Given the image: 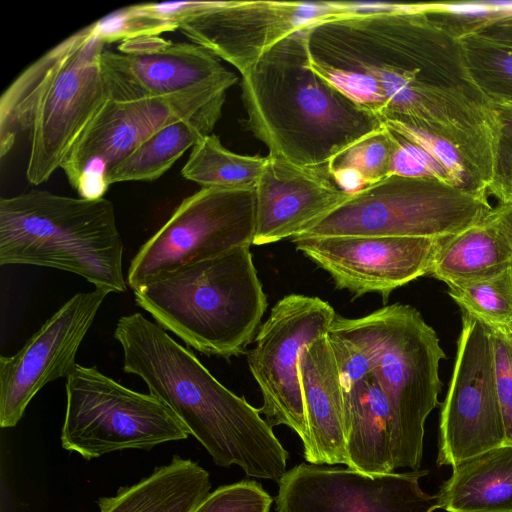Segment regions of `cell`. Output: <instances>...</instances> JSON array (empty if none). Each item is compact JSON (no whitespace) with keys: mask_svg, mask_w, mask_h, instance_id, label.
I'll return each instance as SVG.
<instances>
[{"mask_svg":"<svg viewBox=\"0 0 512 512\" xmlns=\"http://www.w3.org/2000/svg\"><path fill=\"white\" fill-rule=\"evenodd\" d=\"M97 36L105 43L124 41L141 36L173 32L164 3H143L118 9L93 23Z\"/></svg>","mask_w":512,"mask_h":512,"instance_id":"cell-30","label":"cell"},{"mask_svg":"<svg viewBox=\"0 0 512 512\" xmlns=\"http://www.w3.org/2000/svg\"><path fill=\"white\" fill-rule=\"evenodd\" d=\"M388 129L393 141L389 175L431 178L453 186L446 170L426 149L398 132Z\"/></svg>","mask_w":512,"mask_h":512,"instance_id":"cell-36","label":"cell"},{"mask_svg":"<svg viewBox=\"0 0 512 512\" xmlns=\"http://www.w3.org/2000/svg\"><path fill=\"white\" fill-rule=\"evenodd\" d=\"M309 67L359 106L379 116L383 121L386 99L379 83L370 75L320 62L310 56Z\"/></svg>","mask_w":512,"mask_h":512,"instance_id":"cell-34","label":"cell"},{"mask_svg":"<svg viewBox=\"0 0 512 512\" xmlns=\"http://www.w3.org/2000/svg\"><path fill=\"white\" fill-rule=\"evenodd\" d=\"M114 338L123 370L140 377L221 467L279 482L289 454L259 409L222 385L165 330L135 312L118 319Z\"/></svg>","mask_w":512,"mask_h":512,"instance_id":"cell-2","label":"cell"},{"mask_svg":"<svg viewBox=\"0 0 512 512\" xmlns=\"http://www.w3.org/2000/svg\"><path fill=\"white\" fill-rule=\"evenodd\" d=\"M110 292L95 288L65 302L12 356L0 357V426L14 427L48 383L68 378L76 353Z\"/></svg>","mask_w":512,"mask_h":512,"instance_id":"cell-16","label":"cell"},{"mask_svg":"<svg viewBox=\"0 0 512 512\" xmlns=\"http://www.w3.org/2000/svg\"><path fill=\"white\" fill-rule=\"evenodd\" d=\"M255 194L257 246L301 234L350 197L328 169L299 168L269 154Z\"/></svg>","mask_w":512,"mask_h":512,"instance_id":"cell-19","label":"cell"},{"mask_svg":"<svg viewBox=\"0 0 512 512\" xmlns=\"http://www.w3.org/2000/svg\"><path fill=\"white\" fill-rule=\"evenodd\" d=\"M266 162L267 156L236 154L209 134L192 147L181 175L202 188H255Z\"/></svg>","mask_w":512,"mask_h":512,"instance_id":"cell-27","label":"cell"},{"mask_svg":"<svg viewBox=\"0 0 512 512\" xmlns=\"http://www.w3.org/2000/svg\"><path fill=\"white\" fill-rule=\"evenodd\" d=\"M491 334L469 314L462 328L439 423L438 466H453L505 444Z\"/></svg>","mask_w":512,"mask_h":512,"instance_id":"cell-14","label":"cell"},{"mask_svg":"<svg viewBox=\"0 0 512 512\" xmlns=\"http://www.w3.org/2000/svg\"><path fill=\"white\" fill-rule=\"evenodd\" d=\"M512 268V250L489 216L442 239L430 275L449 288L482 282Z\"/></svg>","mask_w":512,"mask_h":512,"instance_id":"cell-26","label":"cell"},{"mask_svg":"<svg viewBox=\"0 0 512 512\" xmlns=\"http://www.w3.org/2000/svg\"><path fill=\"white\" fill-rule=\"evenodd\" d=\"M93 23L70 35L22 71L0 98V156L29 133L26 178L41 184L109 99Z\"/></svg>","mask_w":512,"mask_h":512,"instance_id":"cell-4","label":"cell"},{"mask_svg":"<svg viewBox=\"0 0 512 512\" xmlns=\"http://www.w3.org/2000/svg\"><path fill=\"white\" fill-rule=\"evenodd\" d=\"M489 219L505 236L512 250V203H499L493 208Z\"/></svg>","mask_w":512,"mask_h":512,"instance_id":"cell-40","label":"cell"},{"mask_svg":"<svg viewBox=\"0 0 512 512\" xmlns=\"http://www.w3.org/2000/svg\"><path fill=\"white\" fill-rule=\"evenodd\" d=\"M383 123L426 149L446 170L454 187L474 195H488L492 133L468 132L411 118Z\"/></svg>","mask_w":512,"mask_h":512,"instance_id":"cell-21","label":"cell"},{"mask_svg":"<svg viewBox=\"0 0 512 512\" xmlns=\"http://www.w3.org/2000/svg\"><path fill=\"white\" fill-rule=\"evenodd\" d=\"M330 328L367 362L389 404L394 470H418L424 426L438 404L439 365L445 358L435 330L410 305L392 304L360 318L335 317Z\"/></svg>","mask_w":512,"mask_h":512,"instance_id":"cell-7","label":"cell"},{"mask_svg":"<svg viewBox=\"0 0 512 512\" xmlns=\"http://www.w3.org/2000/svg\"><path fill=\"white\" fill-rule=\"evenodd\" d=\"M489 331L493 347L496 387L505 428V444L512 445V327L503 330L489 329Z\"/></svg>","mask_w":512,"mask_h":512,"instance_id":"cell-37","label":"cell"},{"mask_svg":"<svg viewBox=\"0 0 512 512\" xmlns=\"http://www.w3.org/2000/svg\"><path fill=\"white\" fill-rule=\"evenodd\" d=\"M393 154V141L390 130L384 125L344 151L336 155L328 163V172L341 168H354L372 185L390 174Z\"/></svg>","mask_w":512,"mask_h":512,"instance_id":"cell-32","label":"cell"},{"mask_svg":"<svg viewBox=\"0 0 512 512\" xmlns=\"http://www.w3.org/2000/svg\"><path fill=\"white\" fill-rule=\"evenodd\" d=\"M473 35L493 44L512 48V13L487 23Z\"/></svg>","mask_w":512,"mask_h":512,"instance_id":"cell-38","label":"cell"},{"mask_svg":"<svg viewBox=\"0 0 512 512\" xmlns=\"http://www.w3.org/2000/svg\"><path fill=\"white\" fill-rule=\"evenodd\" d=\"M62 447L91 460L125 449L150 450L189 431L158 398L131 390L96 367L76 365L66 378Z\"/></svg>","mask_w":512,"mask_h":512,"instance_id":"cell-9","label":"cell"},{"mask_svg":"<svg viewBox=\"0 0 512 512\" xmlns=\"http://www.w3.org/2000/svg\"><path fill=\"white\" fill-rule=\"evenodd\" d=\"M225 98L226 94H222L193 114L154 132L108 173V185L161 177L199 139L211 134L221 117Z\"/></svg>","mask_w":512,"mask_h":512,"instance_id":"cell-25","label":"cell"},{"mask_svg":"<svg viewBox=\"0 0 512 512\" xmlns=\"http://www.w3.org/2000/svg\"><path fill=\"white\" fill-rule=\"evenodd\" d=\"M460 41L470 77L483 96L489 103L512 106V48L476 35Z\"/></svg>","mask_w":512,"mask_h":512,"instance_id":"cell-28","label":"cell"},{"mask_svg":"<svg viewBox=\"0 0 512 512\" xmlns=\"http://www.w3.org/2000/svg\"><path fill=\"white\" fill-rule=\"evenodd\" d=\"M428 19L449 36L461 40L487 23L512 12L496 7L494 0L421 3Z\"/></svg>","mask_w":512,"mask_h":512,"instance_id":"cell-31","label":"cell"},{"mask_svg":"<svg viewBox=\"0 0 512 512\" xmlns=\"http://www.w3.org/2000/svg\"><path fill=\"white\" fill-rule=\"evenodd\" d=\"M448 293L463 313L487 328L512 327V268L489 280L449 288Z\"/></svg>","mask_w":512,"mask_h":512,"instance_id":"cell-29","label":"cell"},{"mask_svg":"<svg viewBox=\"0 0 512 512\" xmlns=\"http://www.w3.org/2000/svg\"><path fill=\"white\" fill-rule=\"evenodd\" d=\"M437 496L447 512H512V445L453 465Z\"/></svg>","mask_w":512,"mask_h":512,"instance_id":"cell-24","label":"cell"},{"mask_svg":"<svg viewBox=\"0 0 512 512\" xmlns=\"http://www.w3.org/2000/svg\"><path fill=\"white\" fill-rule=\"evenodd\" d=\"M123 242L114 207L30 190L0 199V265L24 264L68 271L95 288L123 293Z\"/></svg>","mask_w":512,"mask_h":512,"instance_id":"cell-6","label":"cell"},{"mask_svg":"<svg viewBox=\"0 0 512 512\" xmlns=\"http://www.w3.org/2000/svg\"><path fill=\"white\" fill-rule=\"evenodd\" d=\"M243 127L269 155L305 169H328L336 155L384 123L309 67L308 29L268 49L241 75Z\"/></svg>","mask_w":512,"mask_h":512,"instance_id":"cell-3","label":"cell"},{"mask_svg":"<svg viewBox=\"0 0 512 512\" xmlns=\"http://www.w3.org/2000/svg\"><path fill=\"white\" fill-rule=\"evenodd\" d=\"M345 15L341 1H182L176 24L242 75L293 32Z\"/></svg>","mask_w":512,"mask_h":512,"instance_id":"cell-12","label":"cell"},{"mask_svg":"<svg viewBox=\"0 0 512 512\" xmlns=\"http://www.w3.org/2000/svg\"><path fill=\"white\" fill-rule=\"evenodd\" d=\"M308 29L310 56L372 76L386 99L383 121L418 119L492 133L489 101L472 81L461 41L421 10L351 14Z\"/></svg>","mask_w":512,"mask_h":512,"instance_id":"cell-1","label":"cell"},{"mask_svg":"<svg viewBox=\"0 0 512 512\" xmlns=\"http://www.w3.org/2000/svg\"><path fill=\"white\" fill-rule=\"evenodd\" d=\"M209 473L198 463L174 455L139 482L97 500L99 512H192L210 493Z\"/></svg>","mask_w":512,"mask_h":512,"instance_id":"cell-23","label":"cell"},{"mask_svg":"<svg viewBox=\"0 0 512 512\" xmlns=\"http://www.w3.org/2000/svg\"><path fill=\"white\" fill-rule=\"evenodd\" d=\"M295 248L326 271L338 289L361 296L390 293L430 274L443 238L293 237Z\"/></svg>","mask_w":512,"mask_h":512,"instance_id":"cell-17","label":"cell"},{"mask_svg":"<svg viewBox=\"0 0 512 512\" xmlns=\"http://www.w3.org/2000/svg\"><path fill=\"white\" fill-rule=\"evenodd\" d=\"M255 188H201L184 198L131 260L134 290L181 266L253 245Z\"/></svg>","mask_w":512,"mask_h":512,"instance_id":"cell-11","label":"cell"},{"mask_svg":"<svg viewBox=\"0 0 512 512\" xmlns=\"http://www.w3.org/2000/svg\"><path fill=\"white\" fill-rule=\"evenodd\" d=\"M299 375L309 435L305 460L347 465L343 384L327 335L303 350Z\"/></svg>","mask_w":512,"mask_h":512,"instance_id":"cell-20","label":"cell"},{"mask_svg":"<svg viewBox=\"0 0 512 512\" xmlns=\"http://www.w3.org/2000/svg\"><path fill=\"white\" fill-rule=\"evenodd\" d=\"M428 470L369 474L299 464L278 482L277 512H434L437 494L419 484Z\"/></svg>","mask_w":512,"mask_h":512,"instance_id":"cell-15","label":"cell"},{"mask_svg":"<svg viewBox=\"0 0 512 512\" xmlns=\"http://www.w3.org/2000/svg\"><path fill=\"white\" fill-rule=\"evenodd\" d=\"M326 301L301 294L279 300L259 328L255 346L247 352L249 369L257 382L263 405L260 414L273 427L285 425L308 445L309 435L299 375L303 350L327 334L335 319Z\"/></svg>","mask_w":512,"mask_h":512,"instance_id":"cell-13","label":"cell"},{"mask_svg":"<svg viewBox=\"0 0 512 512\" xmlns=\"http://www.w3.org/2000/svg\"><path fill=\"white\" fill-rule=\"evenodd\" d=\"M487 196L436 179L389 175L295 237H450L490 215Z\"/></svg>","mask_w":512,"mask_h":512,"instance_id":"cell-8","label":"cell"},{"mask_svg":"<svg viewBox=\"0 0 512 512\" xmlns=\"http://www.w3.org/2000/svg\"><path fill=\"white\" fill-rule=\"evenodd\" d=\"M134 299L188 347L225 359L245 351L268 306L250 247L157 276Z\"/></svg>","mask_w":512,"mask_h":512,"instance_id":"cell-5","label":"cell"},{"mask_svg":"<svg viewBox=\"0 0 512 512\" xmlns=\"http://www.w3.org/2000/svg\"><path fill=\"white\" fill-rule=\"evenodd\" d=\"M101 65L108 97L116 101L169 96L230 73L204 47L161 35L124 40L117 51L105 49Z\"/></svg>","mask_w":512,"mask_h":512,"instance_id":"cell-18","label":"cell"},{"mask_svg":"<svg viewBox=\"0 0 512 512\" xmlns=\"http://www.w3.org/2000/svg\"><path fill=\"white\" fill-rule=\"evenodd\" d=\"M272 497L253 480L218 487L192 512H270Z\"/></svg>","mask_w":512,"mask_h":512,"instance_id":"cell-35","label":"cell"},{"mask_svg":"<svg viewBox=\"0 0 512 512\" xmlns=\"http://www.w3.org/2000/svg\"><path fill=\"white\" fill-rule=\"evenodd\" d=\"M492 131V176L487 193L499 203H512V106L490 103Z\"/></svg>","mask_w":512,"mask_h":512,"instance_id":"cell-33","label":"cell"},{"mask_svg":"<svg viewBox=\"0 0 512 512\" xmlns=\"http://www.w3.org/2000/svg\"><path fill=\"white\" fill-rule=\"evenodd\" d=\"M238 77L229 74L177 94L133 101L107 99L74 141L61 164L70 185L85 199H100L108 173L154 132L226 94Z\"/></svg>","mask_w":512,"mask_h":512,"instance_id":"cell-10","label":"cell"},{"mask_svg":"<svg viewBox=\"0 0 512 512\" xmlns=\"http://www.w3.org/2000/svg\"><path fill=\"white\" fill-rule=\"evenodd\" d=\"M348 468L369 474L394 471L389 404L372 374L343 385Z\"/></svg>","mask_w":512,"mask_h":512,"instance_id":"cell-22","label":"cell"},{"mask_svg":"<svg viewBox=\"0 0 512 512\" xmlns=\"http://www.w3.org/2000/svg\"><path fill=\"white\" fill-rule=\"evenodd\" d=\"M335 184L346 194L354 195L368 187L364 176L354 168H341L330 172Z\"/></svg>","mask_w":512,"mask_h":512,"instance_id":"cell-39","label":"cell"}]
</instances>
